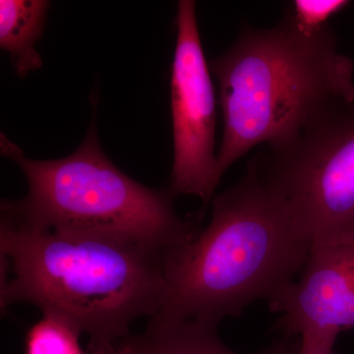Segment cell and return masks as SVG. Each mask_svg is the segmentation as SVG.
Returning a JSON list of instances; mask_svg holds the SVG:
<instances>
[{
    "instance_id": "4fadbf2b",
    "label": "cell",
    "mask_w": 354,
    "mask_h": 354,
    "mask_svg": "<svg viewBox=\"0 0 354 354\" xmlns=\"http://www.w3.org/2000/svg\"><path fill=\"white\" fill-rule=\"evenodd\" d=\"M93 354H127L125 351H123L122 348L118 346V344H114L111 348H109L106 349H104V351H97V353H95Z\"/></svg>"
},
{
    "instance_id": "277c9868",
    "label": "cell",
    "mask_w": 354,
    "mask_h": 354,
    "mask_svg": "<svg viewBox=\"0 0 354 354\" xmlns=\"http://www.w3.org/2000/svg\"><path fill=\"white\" fill-rule=\"evenodd\" d=\"M0 149L28 183L24 198L1 202L2 218L38 230L116 237L162 254L199 232L197 223L176 213V198L167 188L143 185L109 160L95 115L82 144L67 157L32 160L3 133Z\"/></svg>"
},
{
    "instance_id": "3957f363",
    "label": "cell",
    "mask_w": 354,
    "mask_h": 354,
    "mask_svg": "<svg viewBox=\"0 0 354 354\" xmlns=\"http://www.w3.org/2000/svg\"><path fill=\"white\" fill-rule=\"evenodd\" d=\"M334 35L300 31L286 20L244 28L209 62L218 88L223 134L221 178L254 147L281 145L314 121L354 101L353 65Z\"/></svg>"
},
{
    "instance_id": "6da1fadb",
    "label": "cell",
    "mask_w": 354,
    "mask_h": 354,
    "mask_svg": "<svg viewBox=\"0 0 354 354\" xmlns=\"http://www.w3.org/2000/svg\"><path fill=\"white\" fill-rule=\"evenodd\" d=\"M0 254L1 311L27 304L59 314L88 335V354L113 346L164 305V254L143 244L1 216Z\"/></svg>"
},
{
    "instance_id": "8fae6325",
    "label": "cell",
    "mask_w": 354,
    "mask_h": 354,
    "mask_svg": "<svg viewBox=\"0 0 354 354\" xmlns=\"http://www.w3.org/2000/svg\"><path fill=\"white\" fill-rule=\"evenodd\" d=\"M344 0H295L288 3L283 19L300 31H327L328 21L348 6Z\"/></svg>"
},
{
    "instance_id": "5b68a950",
    "label": "cell",
    "mask_w": 354,
    "mask_h": 354,
    "mask_svg": "<svg viewBox=\"0 0 354 354\" xmlns=\"http://www.w3.org/2000/svg\"><path fill=\"white\" fill-rule=\"evenodd\" d=\"M335 109L250 162L298 230L320 243L354 230V111Z\"/></svg>"
},
{
    "instance_id": "ba28073f",
    "label": "cell",
    "mask_w": 354,
    "mask_h": 354,
    "mask_svg": "<svg viewBox=\"0 0 354 354\" xmlns=\"http://www.w3.org/2000/svg\"><path fill=\"white\" fill-rule=\"evenodd\" d=\"M218 325L153 316L145 332L118 342L127 354H241L221 341ZM256 354H276V346Z\"/></svg>"
},
{
    "instance_id": "8992f818",
    "label": "cell",
    "mask_w": 354,
    "mask_h": 354,
    "mask_svg": "<svg viewBox=\"0 0 354 354\" xmlns=\"http://www.w3.org/2000/svg\"><path fill=\"white\" fill-rule=\"evenodd\" d=\"M171 74L174 165L167 189L174 197H215L221 177L215 153L216 97L198 29L196 3L177 2Z\"/></svg>"
},
{
    "instance_id": "52a82bcc",
    "label": "cell",
    "mask_w": 354,
    "mask_h": 354,
    "mask_svg": "<svg viewBox=\"0 0 354 354\" xmlns=\"http://www.w3.org/2000/svg\"><path fill=\"white\" fill-rule=\"evenodd\" d=\"M270 309L281 314L277 329L288 337H337L354 328V230L312 244L297 281Z\"/></svg>"
},
{
    "instance_id": "9c48e42d",
    "label": "cell",
    "mask_w": 354,
    "mask_h": 354,
    "mask_svg": "<svg viewBox=\"0 0 354 354\" xmlns=\"http://www.w3.org/2000/svg\"><path fill=\"white\" fill-rule=\"evenodd\" d=\"M50 7L46 0L0 1V46L8 53L18 76L43 65L36 46L43 37Z\"/></svg>"
},
{
    "instance_id": "30bf717a",
    "label": "cell",
    "mask_w": 354,
    "mask_h": 354,
    "mask_svg": "<svg viewBox=\"0 0 354 354\" xmlns=\"http://www.w3.org/2000/svg\"><path fill=\"white\" fill-rule=\"evenodd\" d=\"M82 334L65 317L41 312V319L26 335L25 354H88L79 342Z\"/></svg>"
},
{
    "instance_id": "7c38bea8",
    "label": "cell",
    "mask_w": 354,
    "mask_h": 354,
    "mask_svg": "<svg viewBox=\"0 0 354 354\" xmlns=\"http://www.w3.org/2000/svg\"><path fill=\"white\" fill-rule=\"evenodd\" d=\"M337 337L324 335H304L300 337L297 348L288 342H279L276 346V354H337L334 348Z\"/></svg>"
},
{
    "instance_id": "7a4b0ae2",
    "label": "cell",
    "mask_w": 354,
    "mask_h": 354,
    "mask_svg": "<svg viewBox=\"0 0 354 354\" xmlns=\"http://www.w3.org/2000/svg\"><path fill=\"white\" fill-rule=\"evenodd\" d=\"M310 248L281 198L248 165L212 200L209 225L165 253V302L155 316L220 325L254 302L271 304L297 281Z\"/></svg>"
}]
</instances>
